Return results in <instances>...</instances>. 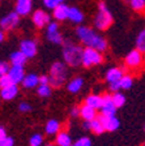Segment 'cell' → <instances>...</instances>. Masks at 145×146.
I'll list each match as a JSON object with an SVG mask.
<instances>
[{"mask_svg":"<svg viewBox=\"0 0 145 146\" xmlns=\"http://www.w3.org/2000/svg\"><path fill=\"white\" fill-rule=\"evenodd\" d=\"M76 36L79 42L85 47H92L101 52H106L109 48V43L105 36L100 35L96 29L86 25H79L76 29Z\"/></svg>","mask_w":145,"mask_h":146,"instance_id":"1","label":"cell"},{"mask_svg":"<svg viewBox=\"0 0 145 146\" xmlns=\"http://www.w3.org/2000/svg\"><path fill=\"white\" fill-rule=\"evenodd\" d=\"M82 54L84 48L81 44L72 42V40H65L63 44V61L71 68H77L82 65Z\"/></svg>","mask_w":145,"mask_h":146,"instance_id":"2","label":"cell"},{"mask_svg":"<svg viewBox=\"0 0 145 146\" xmlns=\"http://www.w3.org/2000/svg\"><path fill=\"white\" fill-rule=\"evenodd\" d=\"M68 76H69V70L68 65L64 61H55L50 67V85L54 89H59L64 86L68 82Z\"/></svg>","mask_w":145,"mask_h":146,"instance_id":"3","label":"cell"},{"mask_svg":"<svg viewBox=\"0 0 145 146\" xmlns=\"http://www.w3.org/2000/svg\"><path fill=\"white\" fill-rule=\"evenodd\" d=\"M112 24H114V17H112L111 11L107 7L105 0H100L98 11H97V15L93 21L94 29L98 31H106Z\"/></svg>","mask_w":145,"mask_h":146,"instance_id":"4","label":"cell"},{"mask_svg":"<svg viewBox=\"0 0 145 146\" xmlns=\"http://www.w3.org/2000/svg\"><path fill=\"white\" fill-rule=\"evenodd\" d=\"M103 52L98 51L92 47H84V54H82V67L93 68L97 65H101L103 63Z\"/></svg>","mask_w":145,"mask_h":146,"instance_id":"5","label":"cell"},{"mask_svg":"<svg viewBox=\"0 0 145 146\" xmlns=\"http://www.w3.org/2000/svg\"><path fill=\"white\" fill-rule=\"evenodd\" d=\"M142 64H144V54L137 48L131 50L124 58V65L130 69H139L142 67Z\"/></svg>","mask_w":145,"mask_h":146,"instance_id":"6","label":"cell"},{"mask_svg":"<svg viewBox=\"0 0 145 146\" xmlns=\"http://www.w3.org/2000/svg\"><path fill=\"white\" fill-rule=\"evenodd\" d=\"M20 17L17 12H9L8 15H5L1 20H0V29H3L4 31H12L20 24Z\"/></svg>","mask_w":145,"mask_h":146,"instance_id":"7","label":"cell"},{"mask_svg":"<svg viewBox=\"0 0 145 146\" xmlns=\"http://www.w3.org/2000/svg\"><path fill=\"white\" fill-rule=\"evenodd\" d=\"M127 73V67L122 65V67H111L106 70L105 80L107 84H114V82H120L122 77Z\"/></svg>","mask_w":145,"mask_h":146,"instance_id":"8","label":"cell"},{"mask_svg":"<svg viewBox=\"0 0 145 146\" xmlns=\"http://www.w3.org/2000/svg\"><path fill=\"white\" fill-rule=\"evenodd\" d=\"M31 22L37 29H43L51 22V16L43 9H37L31 15Z\"/></svg>","mask_w":145,"mask_h":146,"instance_id":"9","label":"cell"},{"mask_svg":"<svg viewBox=\"0 0 145 146\" xmlns=\"http://www.w3.org/2000/svg\"><path fill=\"white\" fill-rule=\"evenodd\" d=\"M20 51L25 54L27 59H33L38 54V43L34 39H24L20 42Z\"/></svg>","mask_w":145,"mask_h":146,"instance_id":"10","label":"cell"},{"mask_svg":"<svg viewBox=\"0 0 145 146\" xmlns=\"http://www.w3.org/2000/svg\"><path fill=\"white\" fill-rule=\"evenodd\" d=\"M116 106L114 104V100H112V94H105L103 95V104L101 107V113L105 116H116Z\"/></svg>","mask_w":145,"mask_h":146,"instance_id":"11","label":"cell"},{"mask_svg":"<svg viewBox=\"0 0 145 146\" xmlns=\"http://www.w3.org/2000/svg\"><path fill=\"white\" fill-rule=\"evenodd\" d=\"M98 119H100V121L103 124L106 132H115V131H118L119 127H120V120L116 116L109 117V116H105L101 113V115H98Z\"/></svg>","mask_w":145,"mask_h":146,"instance_id":"12","label":"cell"},{"mask_svg":"<svg viewBox=\"0 0 145 146\" xmlns=\"http://www.w3.org/2000/svg\"><path fill=\"white\" fill-rule=\"evenodd\" d=\"M84 85H85V80L80 76H76L73 78L68 80V82L65 84V88L69 94H79L80 91L82 90Z\"/></svg>","mask_w":145,"mask_h":146,"instance_id":"13","label":"cell"},{"mask_svg":"<svg viewBox=\"0 0 145 146\" xmlns=\"http://www.w3.org/2000/svg\"><path fill=\"white\" fill-rule=\"evenodd\" d=\"M68 15H69V7L65 3L59 4L57 7H55L52 9V17L57 22H63L65 20H68Z\"/></svg>","mask_w":145,"mask_h":146,"instance_id":"14","label":"cell"},{"mask_svg":"<svg viewBox=\"0 0 145 146\" xmlns=\"http://www.w3.org/2000/svg\"><path fill=\"white\" fill-rule=\"evenodd\" d=\"M8 74H9V77H11V80H12V82L16 84V85H21L22 80L26 76L25 68L18 67V65H11V69H9Z\"/></svg>","mask_w":145,"mask_h":146,"instance_id":"15","label":"cell"},{"mask_svg":"<svg viewBox=\"0 0 145 146\" xmlns=\"http://www.w3.org/2000/svg\"><path fill=\"white\" fill-rule=\"evenodd\" d=\"M15 11L21 17L30 15V12L33 11V0H16Z\"/></svg>","mask_w":145,"mask_h":146,"instance_id":"16","label":"cell"},{"mask_svg":"<svg viewBox=\"0 0 145 146\" xmlns=\"http://www.w3.org/2000/svg\"><path fill=\"white\" fill-rule=\"evenodd\" d=\"M18 93H20V88L16 84H12V85L7 86L4 89H0V97L4 100H13L17 98Z\"/></svg>","mask_w":145,"mask_h":146,"instance_id":"17","label":"cell"},{"mask_svg":"<svg viewBox=\"0 0 145 146\" xmlns=\"http://www.w3.org/2000/svg\"><path fill=\"white\" fill-rule=\"evenodd\" d=\"M39 85V76L37 73H26L25 78L22 80L21 86L25 90H31V89H37Z\"/></svg>","mask_w":145,"mask_h":146,"instance_id":"18","label":"cell"},{"mask_svg":"<svg viewBox=\"0 0 145 146\" xmlns=\"http://www.w3.org/2000/svg\"><path fill=\"white\" fill-rule=\"evenodd\" d=\"M80 117L84 121H92V120L98 117V112H97V110L93 108V107L88 106V104H82L80 107Z\"/></svg>","mask_w":145,"mask_h":146,"instance_id":"19","label":"cell"},{"mask_svg":"<svg viewBox=\"0 0 145 146\" xmlns=\"http://www.w3.org/2000/svg\"><path fill=\"white\" fill-rule=\"evenodd\" d=\"M84 104H88V106L93 107V108H96V110H101V107H102V104H103V95L92 93V94L85 97Z\"/></svg>","mask_w":145,"mask_h":146,"instance_id":"20","label":"cell"},{"mask_svg":"<svg viewBox=\"0 0 145 146\" xmlns=\"http://www.w3.org/2000/svg\"><path fill=\"white\" fill-rule=\"evenodd\" d=\"M60 131H61V124L59 120H56V119H50V120H47V123L45 124V133L50 137L56 136Z\"/></svg>","mask_w":145,"mask_h":146,"instance_id":"21","label":"cell"},{"mask_svg":"<svg viewBox=\"0 0 145 146\" xmlns=\"http://www.w3.org/2000/svg\"><path fill=\"white\" fill-rule=\"evenodd\" d=\"M68 20H69L72 24L82 25V22H84V20H85V16H84V13L81 12L80 8H77V7H69Z\"/></svg>","mask_w":145,"mask_h":146,"instance_id":"22","label":"cell"},{"mask_svg":"<svg viewBox=\"0 0 145 146\" xmlns=\"http://www.w3.org/2000/svg\"><path fill=\"white\" fill-rule=\"evenodd\" d=\"M29 59L25 56V54H22L20 50L17 51H13L9 56V61H11V65H18V67H25V64Z\"/></svg>","mask_w":145,"mask_h":146,"instance_id":"23","label":"cell"},{"mask_svg":"<svg viewBox=\"0 0 145 146\" xmlns=\"http://www.w3.org/2000/svg\"><path fill=\"white\" fill-rule=\"evenodd\" d=\"M55 145L56 146H69L73 145L72 143V137L68 132L60 131L59 133L55 136Z\"/></svg>","mask_w":145,"mask_h":146,"instance_id":"24","label":"cell"},{"mask_svg":"<svg viewBox=\"0 0 145 146\" xmlns=\"http://www.w3.org/2000/svg\"><path fill=\"white\" fill-rule=\"evenodd\" d=\"M46 38H47L48 42L52 43V44H55V46H63L64 42H65L63 34H61L59 30L52 31V33H46Z\"/></svg>","mask_w":145,"mask_h":146,"instance_id":"25","label":"cell"},{"mask_svg":"<svg viewBox=\"0 0 145 146\" xmlns=\"http://www.w3.org/2000/svg\"><path fill=\"white\" fill-rule=\"evenodd\" d=\"M35 91H37V95L39 98L46 99V98H51L52 93H54V88L50 84H47V85H38Z\"/></svg>","mask_w":145,"mask_h":146,"instance_id":"26","label":"cell"},{"mask_svg":"<svg viewBox=\"0 0 145 146\" xmlns=\"http://www.w3.org/2000/svg\"><path fill=\"white\" fill-rule=\"evenodd\" d=\"M135 46H136V48L139 50L140 52H142V54L145 55V27L137 33L136 40H135Z\"/></svg>","mask_w":145,"mask_h":146,"instance_id":"27","label":"cell"},{"mask_svg":"<svg viewBox=\"0 0 145 146\" xmlns=\"http://www.w3.org/2000/svg\"><path fill=\"white\" fill-rule=\"evenodd\" d=\"M90 132H93V133L97 134V136H101V134H103L106 132L105 127H103V124L100 121L98 117L90 121Z\"/></svg>","mask_w":145,"mask_h":146,"instance_id":"28","label":"cell"},{"mask_svg":"<svg viewBox=\"0 0 145 146\" xmlns=\"http://www.w3.org/2000/svg\"><path fill=\"white\" fill-rule=\"evenodd\" d=\"M111 94H112V100H114V104L116 106V108H122L126 104V102H127L126 95L122 91H116V93H111Z\"/></svg>","mask_w":145,"mask_h":146,"instance_id":"29","label":"cell"},{"mask_svg":"<svg viewBox=\"0 0 145 146\" xmlns=\"http://www.w3.org/2000/svg\"><path fill=\"white\" fill-rule=\"evenodd\" d=\"M133 86V77L131 74H124L120 80V90H130L131 88Z\"/></svg>","mask_w":145,"mask_h":146,"instance_id":"30","label":"cell"},{"mask_svg":"<svg viewBox=\"0 0 145 146\" xmlns=\"http://www.w3.org/2000/svg\"><path fill=\"white\" fill-rule=\"evenodd\" d=\"M45 145V137L41 133H34L29 138V146H43Z\"/></svg>","mask_w":145,"mask_h":146,"instance_id":"31","label":"cell"},{"mask_svg":"<svg viewBox=\"0 0 145 146\" xmlns=\"http://www.w3.org/2000/svg\"><path fill=\"white\" fill-rule=\"evenodd\" d=\"M130 5L135 12H142L145 9V0H130Z\"/></svg>","mask_w":145,"mask_h":146,"instance_id":"32","label":"cell"},{"mask_svg":"<svg viewBox=\"0 0 145 146\" xmlns=\"http://www.w3.org/2000/svg\"><path fill=\"white\" fill-rule=\"evenodd\" d=\"M73 146H93V142H92V140L89 137L82 136L73 142Z\"/></svg>","mask_w":145,"mask_h":146,"instance_id":"33","label":"cell"},{"mask_svg":"<svg viewBox=\"0 0 145 146\" xmlns=\"http://www.w3.org/2000/svg\"><path fill=\"white\" fill-rule=\"evenodd\" d=\"M65 0H42L43 5L47 9H54L55 7H57L59 4H63Z\"/></svg>","mask_w":145,"mask_h":146,"instance_id":"34","label":"cell"},{"mask_svg":"<svg viewBox=\"0 0 145 146\" xmlns=\"http://www.w3.org/2000/svg\"><path fill=\"white\" fill-rule=\"evenodd\" d=\"M31 110H33V106L29 102H20V104H18V111L21 113H27Z\"/></svg>","mask_w":145,"mask_h":146,"instance_id":"35","label":"cell"},{"mask_svg":"<svg viewBox=\"0 0 145 146\" xmlns=\"http://www.w3.org/2000/svg\"><path fill=\"white\" fill-rule=\"evenodd\" d=\"M13 82L12 80H11V77H9V74H4V76L0 77V89H4L7 88V86L12 85Z\"/></svg>","mask_w":145,"mask_h":146,"instance_id":"36","label":"cell"},{"mask_svg":"<svg viewBox=\"0 0 145 146\" xmlns=\"http://www.w3.org/2000/svg\"><path fill=\"white\" fill-rule=\"evenodd\" d=\"M9 69H11V65L7 61H0V77L4 76V74H8Z\"/></svg>","mask_w":145,"mask_h":146,"instance_id":"37","label":"cell"},{"mask_svg":"<svg viewBox=\"0 0 145 146\" xmlns=\"http://www.w3.org/2000/svg\"><path fill=\"white\" fill-rule=\"evenodd\" d=\"M59 30V22L57 21H51L46 26V33H52V31Z\"/></svg>","mask_w":145,"mask_h":146,"instance_id":"38","label":"cell"},{"mask_svg":"<svg viewBox=\"0 0 145 146\" xmlns=\"http://www.w3.org/2000/svg\"><path fill=\"white\" fill-rule=\"evenodd\" d=\"M0 146H15V140H13V137L7 136L4 140L0 141Z\"/></svg>","mask_w":145,"mask_h":146,"instance_id":"39","label":"cell"},{"mask_svg":"<svg viewBox=\"0 0 145 146\" xmlns=\"http://www.w3.org/2000/svg\"><path fill=\"white\" fill-rule=\"evenodd\" d=\"M69 116H71L72 119L80 117V107H79V106H73L72 108L69 110Z\"/></svg>","mask_w":145,"mask_h":146,"instance_id":"40","label":"cell"},{"mask_svg":"<svg viewBox=\"0 0 145 146\" xmlns=\"http://www.w3.org/2000/svg\"><path fill=\"white\" fill-rule=\"evenodd\" d=\"M47 84H50V77H48V74H41L39 85H47Z\"/></svg>","mask_w":145,"mask_h":146,"instance_id":"41","label":"cell"},{"mask_svg":"<svg viewBox=\"0 0 145 146\" xmlns=\"http://www.w3.org/2000/svg\"><path fill=\"white\" fill-rule=\"evenodd\" d=\"M7 136H8V134H7L5 128H4V127H1V125H0V141H1V140H4V138H5Z\"/></svg>","mask_w":145,"mask_h":146,"instance_id":"42","label":"cell"},{"mask_svg":"<svg viewBox=\"0 0 145 146\" xmlns=\"http://www.w3.org/2000/svg\"><path fill=\"white\" fill-rule=\"evenodd\" d=\"M82 129L90 132V121H84V120H82Z\"/></svg>","mask_w":145,"mask_h":146,"instance_id":"43","label":"cell"},{"mask_svg":"<svg viewBox=\"0 0 145 146\" xmlns=\"http://www.w3.org/2000/svg\"><path fill=\"white\" fill-rule=\"evenodd\" d=\"M5 39V33H4L3 29H0V43H3Z\"/></svg>","mask_w":145,"mask_h":146,"instance_id":"44","label":"cell"},{"mask_svg":"<svg viewBox=\"0 0 145 146\" xmlns=\"http://www.w3.org/2000/svg\"><path fill=\"white\" fill-rule=\"evenodd\" d=\"M43 146H55V145H52V143H46V145H43Z\"/></svg>","mask_w":145,"mask_h":146,"instance_id":"45","label":"cell"},{"mask_svg":"<svg viewBox=\"0 0 145 146\" xmlns=\"http://www.w3.org/2000/svg\"><path fill=\"white\" fill-rule=\"evenodd\" d=\"M144 131H145V125H144Z\"/></svg>","mask_w":145,"mask_h":146,"instance_id":"46","label":"cell"},{"mask_svg":"<svg viewBox=\"0 0 145 146\" xmlns=\"http://www.w3.org/2000/svg\"><path fill=\"white\" fill-rule=\"evenodd\" d=\"M142 146H145V143H144V145H142Z\"/></svg>","mask_w":145,"mask_h":146,"instance_id":"47","label":"cell"},{"mask_svg":"<svg viewBox=\"0 0 145 146\" xmlns=\"http://www.w3.org/2000/svg\"><path fill=\"white\" fill-rule=\"evenodd\" d=\"M69 146H73V145H69Z\"/></svg>","mask_w":145,"mask_h":146,"instance_id":"48","label":"cell"}]
</instances>
